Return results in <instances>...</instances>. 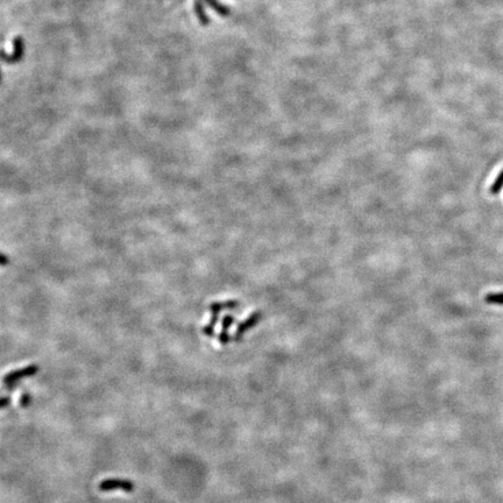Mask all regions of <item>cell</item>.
Here are the masks:
<instances>
[{
  "instance_id": "cell-7",
  "label": "cell",
  "mask_w": 503,
  "mask_h": 503,
  "mask_svg": "<svg viewBox=\"0 0 503 503\" xmlns=\"http://www.w3.org/2000/svg\"><path fill=\"white\" fill-rule=\"evenodd\" d=\"M234 323V317L227 315L224 317L223 319V331L222 332H227V330L230 329L231 325Z\"/></svg>"
},
{
  "instance_id": "cell-5",
  "label": "cell",
  "mask_w": 503,
  "mask_h": 503,
  "mask_svg": "<svg viewBox=\"0 0 503 503\" xmlns=\"http://www.w3.org/2000/svg\"><path fill=\"white\" fill-rule=\"evenodd\" d=\"M485 301L488 303V304H499L503 305V292H493V294H488L486 296Z\"/></svg>"
},
{
  "instance_id": "cell-6",
  "label": "cell",
  "mask_w": 503,
  "mask_h": 503,
  "mask_svg": "<svg viewBox=\"0 0 503 503\" xmlns=\"http://www.w3.org/2000/svg\"><path fill=\"white\" fill-rule=\"evenodd\" d=\"M19 403H20V406H21V408H28V406L30 405V403H32V396H30L28 392H23V394L21 395V397H20V399H19Z\"/></svg>"
},
{
  "instance_id": "cell-3",
  "label": "cell",
  "mask_w": 503,
  "mask_h": 503,
  "mask_svg": "<svg viewBox=\"0 0 503 503\" xmlns=\"http://www.w3.org/2000/svg\"><path fill=\"white\" fill-rule=\"evenodd\" d=\"M259 320H260V313L254 312L253 315H251L246 320H244L243 323L239 324V326H238V330H237V333H236L237 339H239L241 337V334H244L247 330H250L251 327H253L256 323H259Z\"/></svg>"
},
{
  "instance_id": "cell-8",
  "label": "cell",
  "mask_w": 503,
  "mask_h": 503,
  "mask_svg": "<svg viewBox=\"0 0 503 503\" xmlns=\"http://www.w3.org/2000/svg\"><path fill=\"white\" fill-rule=\"evenodd\" d=\"M203 332H204L208 337H213V333H215V326H211V325L205 326L204 330H203Z\"/></svg>"
},
{
  "instance_id": "cell-2",
  "label": "cell",
  "mask_w": 503,
  "mask_h": 503,
  "mask_svg": "<svg viewBox=\"0 0 503 503\" xmlns=\"http://www.w3.org/2000/svg\"><path fill=\"white\" fill-rule=\"evenodd\" d=\"M98 488L101 492L123 491L130 493L134 491V482L126 480V479H106L99 482Z\"/></svg>"
},
{
  "instance_id": "cell-9",
  "label": "cell",
  "mask_w": 503,
  "mask_h": 503,
  "mask_svg": "<svg viewBox=\"0 0 503 503\" xmlns=\"http://www.w3.org/2000/svg\"><path fill=\"white\" fill-rule=\"evenodd\" d=\"M11 404V397H2L1 399V409H6Z\"/></svg>"
},
{
  "instance_id": "cell-1",
  "label": "cell",
  "mask_w": 503,
  "mask_h": 503,
  "mask_svg": "<svg viewBox=\"0 0 503 503\" xmlns=\"http://www.w3.org/2000/svg\"><path fill=\"white\" fill-rule=\"evenodd\" d=\"M39 370L40 368L37 365H29V366L20 368V370L9 372V373L5 375L4 384L7 389H13L22 378L33 377V375H35L39 372Z\"/></svg>"
},
{
  "instance_id": "cell-4",
  "label": "cell",
  "mask_w": 503,
  "mask_h": 503,
  "mask_svg": "<svg viewBox=\"0 0 503 503\" xmlns=\"http://www.w3.org/2000/svg\"><path fill=\"white\" fill-rule=\"evenodd\" d=\"M502 188H503V169L500 171V174L498 175V177H496L494 183L492 184L491 189H489V192H491L492 195H498L499 192L502 190Z\"/></svg>"
}]
</instances>
